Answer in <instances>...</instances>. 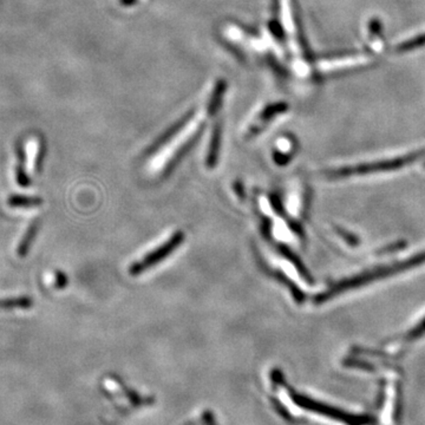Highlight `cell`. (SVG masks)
<instances>
[{
  "instance_id": "3",
  "label": "cell",
  "mask_w": 425,
  "mask_h": 425,
  "mask_svg": "<svg viewBox=\"0 0 425 425\" xmlns=\"http://www.w3.org/2000/svg\"><path fill=\"white\" fill-rule=\"evenodd\" d=\"M183 239H184V235H183L182 232L173 234L171 238L168 239L167 241L160 245L158 248L148 252L143 258H141L140 260L135 261L130 266L129 272H130L132 276H138L140 273L145 272L150 267H154L158 263L166 259L168 255L171 254L182 243Z\"/></svg>"
},
{
  "instance_id": "1",
  "label": "cell",
  "mask_w": 425,
  "mask_h": 425,
  "mask_svg": "<svg viewBox=\"0 0 425 425\" xmlns=\"http://www.w3.org/2000/svg\"><path fill=\"white\" fill-rule=\"evenodd\" d=\"M423 264H425V251L422 252L420 254L413 255L409 259L402 260V261H398L395 264L387 265V266H382V267L374 268V269H371L367 272L361 273L359 276H352L349 279L339 281L338 284L332 286L324 293L319 294L318 297L315 298V302L323 304L332 298L336 297L338 294L344 293L349 289L361 287V286L366 285L372 281L380 280V279H384L387 276H393L396 273L404 272V271H408V269L421 266Z\"/></svg>"
},
{
  "instance_id": "2",
  "label": "cell",
  "mask_w": 425,
  "mask_h": 425,
  "mask_svg": "<svg viewBox=\"0 0 425 425\" xmlns=\"http://www.w3.org/2000/svg\"><path fill=\"white\" fill-rule=\"evenodd\" d=\"M425 148L417 150L415 153L404 155L400 158H391V160H384L380 162H374V163H364L358 166L344 167L339 169L328 171V178L338 179V178H346L352 175H365L374 174V173H382V171H391V170L400 169L403 167L413 165L417 160L424 158Z\"/></svg>"
},
{
  "instance_id": "4",
  "label": "cell",
  "mask_w": 425,
  "mask_h": 425,
  "mask_svg": "<svg viewBox=\"0 0 425 425\" xmlns=\"http://www.w3.org/2000/svg\"><path fill=\"white\" fill-rule=\"evenodd\" d=\"M423 47H425V34H418L417 37L400 42L396 47L395 51L397 53H406V52L418 50Z\"/></svg>"
}]
</instances>
